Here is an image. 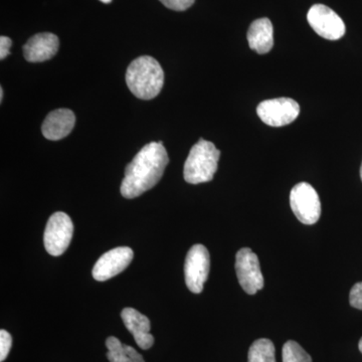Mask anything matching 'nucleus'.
<instances>
[{
    "label": "nucleus",
    "instance_id": "4be33fe9",
    "mask_svg": "<svg viewBox=\"0 0 362 362\" xmlns=\"http://www.w3.org/2000/svg\"><path fill=\"white\" fill-rule=\"evenodd\" d=\"M0 100H4V88H0Z\"/></svg>",
    "mask_w": 362,
    "mask_h": 362
},
{
    "label": "nucleus",
    "instance_id": "ddd939ff",
    "mask_svg": "<svg viewBox=\"0 0 362 362\" xmlns=\"http://www.w3.org/2000/svg\"><path fill=\"white\" fill-rule=\"evenodd\" d=\"M126 328L134 337L136 343L141 349H151L154 344L153 335L150 333L149 319L133 308L123 309L121 313Z\"/></svg>",
    "mask_w": 362,
    "mask_h": 362
},
{
    "label": "nucleus",
    "instance_id": "f03ea898",
    "mask_svg": "<svg viewBox=\"0 0 362 362\" xmlns=\"http://www.w3.org/2000/svg\"><path fill=\"white\" fill-rule=\"evenodd\" d=\"M126 83L138 99H154L163 88L164 71L156 59L149 56L139 57L128 66Z\"/></svg>",
    "mask_w": 362,
    "mask_h": 362
},
{
    "label": "nucleus",
    "instance_id": "412c9836",
    "mask_svg": "<svg viewBox=\"0 0 362 362\" xmlns=\"http://www.w3.org/2000/svg\"><path fill=\"white\" fill-rule=\"evenodd\" d=\"M11 45H13V40L9 37H4V35L0 37V59L1 61H4L8 56Z\"/></svg>",
    "mask_w": 362,
    "mask_h": 362
},
{
    "label": "nucleus",
    "instance_id": "20e7f679",
    "mask_svg": "<svg viewBox=\"0 0 362 362\" xmlns=\"http://www.w3.org/2000/svg\"><path fill=\"white\" fill-rule=\"evenodd\" d=\"M290 206L298 220L304 225H314L320 218V199L309 183L300 182L292 188Z\"/></svg>",
    "mask_w": 362,
    "mask_h": 362
},
{
    "label": "nucleus",
    "instance_id": "f8f14e48",
    "mask_svg": "<svg viewBox=\"0 0 362 362\" xmlns=\"http://www.w3.org/2000/svg\"><path fill=\"white\" fill-rule=\"evenodd\" d=\"M76 116L69 109H58L45 117L42 126V135L47 139L57 141L66 137L75 127Z\"/></svg>",
    "mask_w": 362,
    "mask_h": 362
},
{
    "label": "nucleus",
    "instance_id": "7ed1b4c3",
    "mask_svg": "<svg viewBox=\"0 0 362 362\" xmlns=\"http://www.w3.org/2000/svg\"><path fill=\"white\" fill-rule=\"evenodd\" d=\"M221 151L214 143L201 139L194 145L183 168V176L190 185L209 182L213 180L218 170Z\"/></svg>",
    "mask_w": 362,
    "mask_h": 362
},
{
    "label": "nucleus",
    "instance_id": "39448f33",
    "mask_svg": "<svg viewBox=\"0 0 362 362\" xmlns=\"http://www.w3.org/2000/svg\"><path fill=\"white\" fill-rule=\"evenodd\" d=\"M74 225L70 216L58 211L52 214L45 226L44 244L49 255L59 257L70 246L73 238Z\"/></svg>",
    "mask_w": 362,
    "mask_h": 362
},
{
    "label": "nucleus",
    "instance_id": "5701e85b",
    "mask_svg": "<svg viewBox=\"0 0 362 362\" xmlns=\"http://www.w3.org/2000/svg\"><path fill=\"white\" fill-rule=\"evenodd\" d=\"M358 347H359V350H361V352L362 354V338L361 340H359Z\"/></svg>",
    "mask_w": 362,
    "mask_h": 362
},
{
    "label": "nucleus",
    "instance_id": "f257e3e1",
    "mask_svg": "<svg viewBox=\"0 0 362 362\" xmlns=\"http://www.w3.org/2000/svg\"><path fill=\"white\" fill-rule=\"evenodd\" d=\"M168 162V151L162 142L145 145L126 166L121 194L125 199H132L156 187Z\"/></svg>",
    "mask_w": 362,
    "mask_h": 362
},
{
    "label": "nucleus",
    "instance_id": "6e6552de",
    "mask_svg": "<svg viewBox=\"0 0 362 362\" xmlns=\"http://www.w3.org/2000/svg\"><path fill=\"white\" fill-rule=\"evenodd\" d=\"M235 271L240 285L247 294L254 295L263 289L264 277L258 256L249 247H243L237 252Z\"/></svg>",
    "mask_w": 362,
    "mask_h": 362
},
{
    "label": "nucleus",
    "instance_id": "423d86ee",
    "mask_svg": "<svg viewBox=\"0 0 362 362\" xmlns=\"http://www.w3.org/2000/svg\"><path fill=\"white\" fill-rule=\"evenodd\" d=\"M257 113L267 125L282 127L296 120L300 114V106L290 98H278L259 103Z\"/></svg>",
    "mask_w": 362,
    "mask_h": 362
},
{
    "label": "nucleus",
    "instance_id": "9b49d317",
    "mask_svg": "<svg viewBox=\"0 0 362 362\" xmlns=\"http://www.w3.org/2000/svg\"><path fill=\"white\" fill-rule=\"evenodd\" d=\"M59 47V40L56 35L51 33H37L23 45V56L30 63H42L54 58Z\"/></svg>",
    "mask_w": 362,
    "mask_h": 362
},
{
    "label": "nucleus",
    "instance_id": "9d476101",
    "mask_svg": "<svg viewBox=\"0 0 362 362\" xmlns=\"http://www.w3.org/2000/svg\"><path fill=\"white\" fill-rule=\"evenodd\" d=\"M134 252L128 247H119L105 252L93 269V277L99 282L115 277L132 262Z\"/></svg>",
    "mask_w": 362,
    "mask_h": 362
},
{
    "label": "nucleus",
    "instance_id": "0eeeda50",
    "mask_svg": "<svg viewBox=\"0 0 362 362\" xmlns=\"http://www.w3.org/2000/svg\"><path fill=\"white\" fill-rule=\"evenodd\" d=\"M211 259L209 252L202 245H194L190 247L185 263V283L188 289L195 294L204 290V283L209 277Z\"/></svg>",
    "mask_w": 362,
    "mask_h": 362
},
{
    "label": "nucleus",
    "instance_id": "f3484780",
    "mask_svg": "<svg viewBox=\"0 0 362 362\" xmlns=\"http://www.w3.org/2000/svg\"><path fill=\"white\" fill-rule=\"evenodd\" d=\"M282 357L283 362H312L311 356L302 349L299 343L293 340L285 343Z\"/></svg>",
    "mask_w": 362,
    "mask_h": 362
},
{
    "label": "nucleus",
    "instance_id": "a211bd4d",
    "mask_svg": "<svg viewBox=\"0 0 362 362\" xmlns=\"http://www.w3.org/2000/svg\"><path fill=\"white\" fill-rule=\"evenodd\" d=\"M13 345V337L6 330H0V361L4 362L8 356Z\"/></svg>",
    "mask_w": 362,
    "mask_h": 362
},
{
    "label": "nucleus",
    "instance_id": "aec40b11",
    "mask_svg": "<svg viewBox=\"0 0 362 362\" xmlns=\"http://www.w3.org/2000/svg\"><path fill=\"white\" fill-rule=\"evenodd\" d=\"M349 302L352 307L362 310V282L356 283L352 287L349 294Z\"/></svg>",
    "mask_w": 362,
    "mask_h": 362
},
{
    "label": "nucleus",
    "instance_id": "6ab92c4d",
    "mask_svg": "<svg viewBox=\"0 0 362 362\" xmlns=\"http://www.w3.org/2000/svg\"><path fill=\"white\" fill-rule=\"evenodd\" d=\"M159 1L169 9L183 11L189 8L194 4L195 0H159Z\"/></svg>",
    "mask_w": 362,
    "mask_h": 362
},
{
    "label": "nucleus",
    "instance_id": "1a4fd4ad",
    "mask_svg": "<svg viewBox=\"0 0 362 362\" xmlns=\"http://www.w3.org/2000/svg\"><path fill=\"white\" fill-rule=\"evenodd\" d=\"M309 25L317 35L323 39L337 40L345 35L344 21L329 7L323 4H315L307 14Z\"/></svg>",
    "mask_w": 362,
    "mask_h": 362
},
{
    "label": "nucleus",
    "instance_id": "b1692460",
    "mask_svg": "<svg viewBox=\"0 0 362 362\" xmlns=\"http://www.w3.org/2000/svg\"><path fill=\"white\" fill-rule=\"evenodd\" d=\"M100 1L103 2V4H110L112 0H100Z\"/></svg>",
    "mask_w": 362,
    "mask_h": 362
},
{
    "label": "nucleus",
    "instance_id": "393cba45",
    "mask_svg": "<svg viewBox=\"0 0 362 362\" xmlns=\"http://www.w3.org/2000/svg\"><path fill=\"white\" fill-rule=\"evenodd\" d=\"M361 180H362V164H361Z\"/></svg>",
    "mask_w": 362,
    "mask_h": 362
},
{
    "label": "nucleus",
    "instance_id": "4468645a",
    "mask_svg": "<svg viewBox=\"0 0 362 362\" xmlns=\"http://www.w3.org/2000/svg\"><path fill=\"white\" fill-rule=\"evenodd\" d=\"M273 33V25L269 18L255 21L247 32L250 47L259 54H268L274 45Z\"/></svg>",
    "mask_w": 362,
    "mask_h": 362
},
{
    "label": "nucleus",
    "instance_id": "2eb2a0df",
    "mask_svg": "<svg viewBox=\"0 0 362 362\" xmlns=\"http://www.w3.org/2000/svg\"><path fill=\"white\" fill-rule=\"evenodd\" d=\"M106 346L108 349L107 358L110 362H145L141 354L129 345L122 344L118 338H107Z\"/></svg>",
    "mask_w": 362,
    "mask_h": 362
},
{
    "label": "nucleus",
    "instance_id": "dca6fc26",
    "mask_svg": "<svg viewBox=\"0 0 362 362\" xmlns=\"http://www.w3.org/2000/svg\"><path fill=\"white\" fill-rule=\"evenodd\" d=\"M247 362H276L274 343L266 338L256 340L250 347Z\"/></svg>",
    "mask_w": 362,
    "mask_h": 362
}]
</instances>
